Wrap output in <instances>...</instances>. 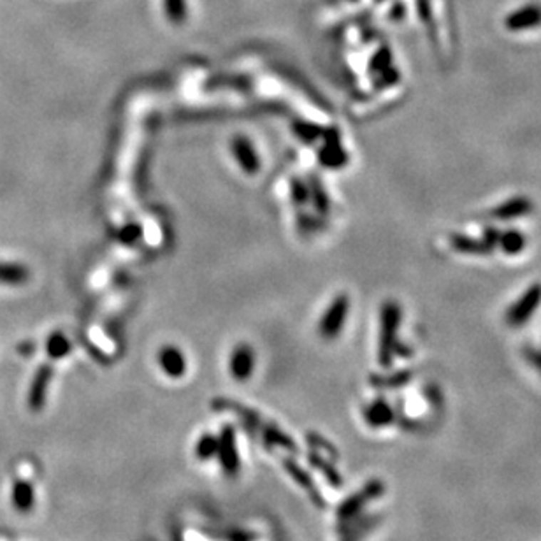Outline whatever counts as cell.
Returning a JSON list of instances; mask_svg holds the SVG:
<instances>
[{"label":"cell","instance_id":"obj_1","mask_svg":"<svg viewBox=\"0 0 541 541\" xmlns=\"http://www.w3.org/2000/svg\"><path fill=\"white\" fill-rule=\"evenodd\" d=\"M380 362L388 368L397 346V331L401 325V308L397 302L387 301L380 313Z\"/></svg>","mask_w":541,"mask_h":541},{"label":"cell","instance_id":"obj_2","mask_svg":"<svg viewBox=\"0 0 541 541\" xmlns=\"http://www.w3.org/2000/svg\"><path fill=\"white\" fill-rule=\"evenodd\" d=\"M348 311H350V301H348V295H336L334 301L329 304V308L325 309L324 316H321L319 331L320 336L327 341H332L334 338H338L341 334L344 324H346Z\"/></svg>","mask_w":541,"mask_h":541},{"label":"cell","instance_id":"obj_3","mask_svg":"<svg viewBox=\"0 0 541 541\" xmlns=\"http://www.w3.org/2000/svg\"><path fill=\"white\" fill-rule=\"evenodd\" d=\"M541 304V285L535 283V285L529 287L520 297L510 306V309L506 311V324L510 327H522L532 315L536 313V309Z\"/></svg>","mask_w":541,"mask_h":541},{"label":"cell","instance_id":"obj_4","mask_svg":"<svg viewBox=\"0 0 541 541\" xmlns=\"http://www.w3.org/2000/svg\"><path fill=\"white\" fill-rule=\"evenodd\" d=\"M217 457L227 476H236L239 473L241 459L236 445V433H234V429L230 426L223 427L220 436H218Z\"/></svg>","mask_w":541,"mask_h":541},{"label":"cell","instance_id":"obj_5","mask_svg":"<svg viewBox=\"0 0 541 541\" xmlns=\"http://www.w3.org/2000/svg\"><path fill=\"white\" fill-rule=\"evenodd\" d=\"M255 364H257V357H255L253 348L246 343H239L232 350V355H230V361H229L230 376H232L236 381H239V383H243V381L252 378L253 371H255Z\"/></svg>","mask_w":541,"mask_h":541},{"label":"cell","instance_id":"obj_6","mask_svg":"<svg viewBox=\"0 0 541 541\" xmlns=\"http://www.w3.org/2000/svg\"><path fill=\"white\" fill-rule=\"evenodd\" d=\"M158 364H160V369L164 371L165 376L172 378V380H180L187 374V355L174 344H165V346L160 348Z\"/></svg>","mask_w":541,"mask_h":541},{"label":"cell","instance_id":"obj_7","mask_svg":"<svg viewBox=\"0 0 541 541\" xmlns=\"http://www.w3.org/2000/svg\"><path fill=\"white\" fill-rule=\"evenodd\" d=\"M232 153L236 162L239 164V168L243 169V172L246 174H257L260 169V158L259 153H257L255 146L253 143L249 141L248 138L244 135H236L232 141Z\"/></svg>","mask_w":541,"mask_h":541},{"label":"cell","instance_id":"obj_8","mask_svg":"<svg viewBox=\"0 0 541 541\" xmlns=\"http://www.w3.org/2000/svg\"><path fill=\"white\" fill-rule=\"evenodd\" d=\"M53 378V369L51 366H41L37 369L36 376H34L32 385H30L29 391V404L34 411H39L41 408L44 406L46 403V393H48V387L49 381Z\"/></svg>","mask_w":541,"mask_h":541},{"label":"cell","instance_id":"obj_9","mask_svg":"<svg viewBox=\"0 0 541 541\" xmlns=\"http://www.w3.org/2000/svg\"><path fill=\"white\" fill-rule=\"evenodd\" d=\"M532 211V202L527 197H513V199L505 200V202L499 204L498 207L492 210V217L498 218V220L508 222L515 220V218L525 217Z\"/></svg>","mask_w":541,"mask_h":541},{"label":"cell","instance_id":"obj_10","mask_svg":"<svg viewBox=\"0 0 541 541\" xmlns=\"http://www.w3.org/2000/svg\"><path fill=\"white\" fill-rule=\"evenodd\" d=\"M538 25H541V6L538 4L522 7V9L515 11L506 18V26L512 32H520V30H527Z\"/></svg>","mask_w":541,"mask_h":541},{"label":"cell","instance_id":"obj_11","mask_svg":"<svg viewBox=\"0 0 541 541\" xmlns=\"http://www.w3.org/2000/svg\"><path fill=\"white\" fill-rule=\"evenodd\" d=\"M450 246L455 252L466 253V255H489L492 252V246L485 239H476L464 234H453L450 237Z\"/></svg>","mask_w":541,"mask_h":541},{"label":"cell","instance_id":"obj_12","mask_svg":"<svg viewBox=\"0 0 541 541\" xmlns=\"http://www.w3.org/2000/svg\"><path fill=\"white\" fill-rule=\"evenodd\" d=\"M30 278V272L21 264L0 262V283L2 285H25Z\"/></svg>","mask_w":541,"mask_h":541},{"label":"cell","instance_id":"obj_13","mask_svg":"<svg viewBox=\"0 0 541 541\" xmlns=\"http://www.w3.org/2000/svg\"><path fill=\"white\" fill-rule=\"evenodd\" d=\"M71 348H73V344H71L69 338H67V336L60 331L53 332V334L49 336L48 341H46L48 357L53 359V361L66 359L67 355L71 354Z\"/></svg>","mask_w":541,"mask_h":541},{"label":"cell","instance_id":"obj_14","mask_svg":"<svg viewBox=\"0 0 541 541\" xmlns=\"http://www.w3.org/2000/svg\"><path fill=\"white\" fill-rule=\"evenodd\" d=\"M218 452V436L215 434L206 433L199 438L194 446V453L199 460L206 463V460H211L217 457Z\"/></svg>","mask_w":541,"mask_h":541},{"label":"cell","instance_id":"obj_15","mask_svg":"<svg viewBox=\"0 0 541 541\" xmlns=\"http://www.w3.org/2000/svg\"><path fill=\"white\" fill-rule=\"evenodd\" d=\"M34 487L26 482H18L13 487V505L20 512H30L34 506Z\"/></svg>","mask_w":541,"mask_h":541},{"label":"cell","instance_id":"obj_16","mask_svg":"<svg viewBox=\"0 0 541 541\" xmlns=\"http://www.w3.org/2000/svg\"><path fill=\"white\" fill-rule=\"evenodd\" d=\"M498 246L508 255H517L525 248V236L518 230H508V232L499 234Z\"/></svg>","mask_w":541,"mask_h":541},{"label":"cell","instance_id":"obj_17","mask_svg":"<svg viewBox=\"0 0 541 541\" xmlns=\"http://www.w3.org/2000/svg\"><path fill=\"white\" fill-rule=\"evenodd\" d=\"M366 420L369 422V426L380 427L387 426L392 420V410L385 401H376L374 404H371L366 411Z\"/></svg>","mask_w":541,"mask_h":541},{"label":"cell","instance_id":"obj_18","mask_svg":"<svg viewBox=\"0 0 541 541\" xmlns=\"http://www.w3.org/2000/svg\"><path fill=\"white\" fill-rule=\"evenodd\" d=\"M165 13L172 24H181L187 18V4L185 0H164Z\"/></svg>","mask_w":541,"mask_h":541},{"label":"cell","instance_id":"obj_19","mask_svg":"<svg viewBox=\"0 0 541 541\" xmlns=\"http://www.w3.org/2000/svg\"><path fill=\"white\" fill-rule=\"evenodd\" d=\"M527 359L532 362V364L536 366L541 371V351H529L527 354Z\"/></svg>","mask_w":541,"mask_h":541}]
</instances>
